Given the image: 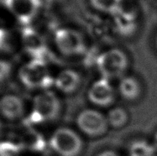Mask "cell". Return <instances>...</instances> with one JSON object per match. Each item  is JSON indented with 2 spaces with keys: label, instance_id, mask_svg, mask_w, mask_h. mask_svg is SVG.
<instances>
[{
  "label": "cell",
  "instance_id": "e0dca14e",
  "mask_svg": "<svg viewBox=\"0 0 157 156\" xmlns=\"http://www.w3.org/2000/svg\"><path fill=\"white\" fill-rule=\"evenodd\" d=\"M128 119V113L122 108H113L109 112L107 116V121L109 125L114 128L124 127L127 124Z\"/></svg>",
  "mask_w": 157,
  "mask_h": 156
},
{
  "label": "cell",
  "instance_id": "30bf717a",
  "mask_svg": "<svg viewBox=\"0 0 157 156\" xmlns=\"http://www.w3.org/2000/svg\"><path fill=\"white\" fill-rule=\"evenodd\" d=\"M10 12L23 25H29L35 18L40 6V0H5Z\"/></svg>",
  "mask_w": 157,
  "mask_h": 156
},
{
  "label": "cell",
  "instance_id": "7402d4cb",
  "mask_svg": "<svg viewBox=\"0 0 157 156\" xmlns=\"http://www.w3.org/2000/svg\"><path fill=\"white\" fill-rule=\"evenodd\" d=\"M3 124H2V121L0 119V137H1V135L3 134Z\"/></svg>",
  "mask_w": 157,
  "mask_h": 156
},
{
  "label": "cell",
  "instance_id": "2e32d148",
  "mask_svg": "<svg viewBox=\"0 0 157 156\" xmlns=\"http://www.w3.org/2000/svg\"><path fill=\"white\" fill-rule=\"evenodd\" d=\"M156 147L145 140L133 142L128 149L129 156H154Z\"/></svg>",
  "mask_w": 157,
  "mask_h": 156
},
{
  "label": "cell",
  "instance_id": "3957f363",
  "mask_svg": "<svg viewBox=\"0 0 157 156\" xmlns=\"http://www.w3.org/2000/svg\"><path fill=\"white\" fill-rule=\"evenodd\" d=\"M61 102L56 94L50 90H43L33 98L30 122L44 124L58 118L61 112Z\"/></svg>",
  "mask_w": 157,
  "mask_h": 156
},
{
  "label": "cell",
  "instance_id": "52a82bcc",
  "mask_svg": "<svg viewBox=\"0 0 157 156\" xmlns=\"http://www.w3.org/2000/svg\"><path fill=\"white\" fill-rule=\"evenodd\" d=\"M76 124L83 134L89 137H99L108 130L107 118L100 112L93 109H85L77 115Z\"/></svg>",
  "mask_w": 157,
  "mask_h": 156
},
{
  "label": "cell",
  "instance_id": "44dd1931",
  "mask_svg": "<svg viewBox=\"0 0 157 156\" xmlns=\"http://www.w3.org/2000/svg\"><path fill=\"white\" fill-rule=\"evenodd\" d=\"M97 156H119V154L113 151H111V150H106V151H103L102 153H100L99 154H98Z\"/></svg>",
  "mask_w": 157,
  "mask_h": 156
},
{
  "label": "cell",
  "instance_id": "7c38bea8",
  "mask_svg": "<svg viewBox=\"0 0 157 156\" xmlns=\"http://www.w3.org/2000/svg\"><path fill=\"white\" fill-rule=\"evenodd\" d=\"M81 83L80 74L71 69L61 70L55 78L54 85L60 92L67 94L74 93Z\"/></svg>",
  "mask_w": 157,
  "mask_h": 156
},
{
  "label": "cell",
  "instance_id": "cb8c5ba5",
  "mask_svg": "<svg viewBox=\"0 0 157 156\" xmlns=\"http://www.w3.org/2000/svg\"><path fill=\"white\" fill-rule=\"evenodd\" d=\"M155 44H156V46H157V35L155 36Z\"/></svg>",
  "mask_w": 157,
  "mask_h": 156
},
{
  "label": "cell",
  "instance_id": "6da1fadb",
  "mask_svg": "<svg viewBox=\"0 0 157 156\" xmlns=\"http://www.w3.org/2000/svg\"><path fill=\"white\" fill-rule=\"evenodd\" d=\"M19 79L26 88L30 90H49L54 85L55 78L49 70L47 62L33 59L19 68Z\"/></svg>",
  "mask_w": 157,
  "mask_h": 156
},
{
  "label": "cell",
  "instance_id": "4fadbf2b",
  "mask_svg": "<svg viewBox=\"0 0 157 156\" xmlns=\"http://www.w3.org/2000/svg\"><path fill=\"white\" fill-rule=\"evenodd\" d=\"M125 0H88L91 9L100 15L113 16L122 7Z\"/></svg>",
  "mask_w": 157,
  "mask_h": 156
},
{
  "label": "cell",
  "instance_id": "9a60e30c",
  "mask_svg": "<svg viewBox=\"0 0 157 156\" xmlns=\"http://www.w3.org/2000/svg\"><path fill=\"white\" fill-rule=\"evenodd\" d=\"M20 147L22 145L25 149L31 151H44L46 147V142L41 134L35 130H28L24 136Z\"/></svg>",
  "mask_w": 157,
  "mask_h": 156
},
{
  "label": "cell",
  "instance_id": "9c48e42d",
  "mask_svg": "<svg viewBox=\"0 0 157 156\" xmlns=\"http://www.w3.org/2000/svg\"><path fill=\"white\" fill-rule=\"evenodd\" d=\"M87 97L93 104L102 108L112 105L115 99V93L109 80L100 78L93 83L87 92Z\"/></svg>",
  "mask_w": 157,
  "mask_h": 156
},
{
  "label": "cell",
  "instance_id": "8fae6325",
  "mask_svg": "<svg viewBox=\"0 0 157 156\" xmlns=\"http://www.w3.org/2000/svg\"><path fill=\"white\" fill-rule=\"evenodd\" d=\"M25 113V103L22 97L8 93L0 97V116L8 121H17Z\"/></svg>",
  "mask_w": 157,
  "mask_h": 156
},
{
  "label": "cell",
  "instance_id": "7a4b0ae2",
  "mask_svg": "<svg viewBox=\"0 0 157 156\" xmlns=\"http://www.w3.org/2000/svg\"><path fill=\"white\" fill-rule=\"evenodd\" d=\"M53 40L57 51L67 57L84 55L88 50L83 33L71 26L57 28L54 31Z\"/></svg>",
  "mask_w": 157,
  "mask_h": 156
},
{
  "label": "cell",
  "instance_id": "5bb4252c",
  "mask_svg": "<svg viewBox=\"0 0 157 156\" xmlns=\"http://www.w3.org/2000/svg\"><path fill=\"white\" fill-rule=\"evenodd\" d=\"M119 91L123 98L134 101L140 94V84L135 77H124L119 82Z\"/></svg>",
  "mask_w": 157,
  "mask_h": 156
},
{
  "label": "cell",
  "instance_id": "ba28073f",
  "mask_svg": "<svg viewBox=\"0 0 157 156\" xmlns=\"http://www.w3.org/2000/svg\"><path fill=\"white\" fill-rule=\"evenodd\" d=\"M21 40L24 49L32 56L33 59L47 62L46 57L49 54L48 49L40 34L34 29L26 28L22 32Z\"/></svg>",
  "mask_w": 157,
  "mask_h": 156
},
{
  "label": "cell",
  "instance_id": "277c9868",
  "mask_svg": "<svg viewBox=\"0 0 157 156\" xmlns=\"http://www.w3.org/2000/svg\"><path fill=\"white\" fill-rule=\"evenodd\" d=\"M97 68L103 78L110 80L121 77L128 66V58L122 49L112 47L98 55Z\"/></svg>",
  "mask_w": 157,
  "mask_h": 156
},
{
  "label": "cell",
  "instance_id": "8992f818",
  "mask_svg": "<svg viewBox=\"0 0 157 156\" xmlns=\"http://www.w3.org/2000/svg\"><path fill=\"white\" fill-rule=\"evenodd\" d=\"M52 150L59 156H78L83 143L81 137L69 127H59L50 139Z\"/></svg>",
  "mask_w": 157,
  "mask_h": 156
},
{
  "label": "cell",
  "instance_id": "603a6c76",
  "mask_svg": "<svg viewBox=\"0 0 157 156\" xmlns=\"http://www.w3.org/2000/svg\"><path fill=\"white\" fill-rule=\"evenodd\" d=\"M155 147L157 148V133L155 135Z\"/></svg>",
  "mask_w": 157,
  "mask_h": 156
},
{
  "label": "cell",
  "instance_id": "5b68a950",
  "mask_svg": "<svg viewBox=\"0 0 157 156\" xmlns=\"http://www.w3.org/2000/svg\"><path fill=\"white\" fill-rule=\"evenodd\" d=\"M140 10L135 3L124 2L119 11L111 16L110 29L123 39L133 37L140 28Z\"/></svg>",
  "mask_w": 157,
  "mask_h": 156
},
{
  "label": "cell",
  "instance_id": "ac0fdd59",
  "mask_svg": "<svg viewBox=\"0 0 157 156\" xmlns=\"http://www.w3.org/2000/svg\"><path fill=\"white\" fill-rule=\"evenodd\" d=\"M16 45L15 39L9 30L0 29V51L10 53Z\"/></svg>",
  "mask_w": 157,
  "mask_h": 156
},
{
  "label": "cell",
  "instance_id": "ffe728a7",
  "mask_svg": "<svg viewBox=\"0 0 157 156\" xmlns=\"http://www.w3.org/2000/svg\"><path fill=\"white\" fill-rule=\"evenodd\" d=\"M12 74V66L9 61L0 60V85L5 83Z\"/></svg>",
  "mask_w": 157,
  "mask_h": 156
},
{
  "label": "cell",
  "instance_id": "d6986e66",
  "mask_svg": "<svg viewBox=\"0 0 157 156\" xmlns=\"http://www.w3.org/2000/svg\"><path fill=\"white\" fill-rule=\"evenodd\" d=\"M21 147L13 142H0V156H19Z\"/></svg>",
  "mask_w": 157,
  "mask_h": 156
}]
</instances>
